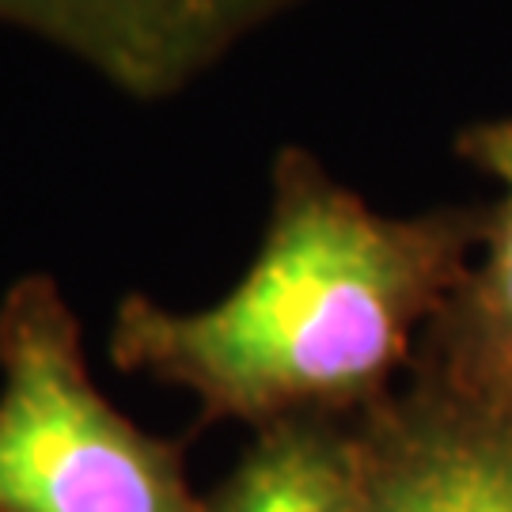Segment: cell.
I'll use <instances>...</instances> for the list:
<instances>
[{"instance_id": "obj_6", "label": "cell", "mask_w": 512, "mask_h": 512, "mask_svg": "<svg viewBox=\"0 0 512 512\" xmlns=\"http://www.w3.org/2000/svg\"><path fill=\"white\" fill-rule=\"evenodd\" d=\"M213 512H357V425L296 418L258 429Z\"/></svg>"}, {"instance_id": "obj_4", "label": "cell", "mask_w": 512, "mask_h": 512, "mask_svg": "<svg viewBox=\"0 0 512 512\" xmlns=\"http://www.w3.org/2000/svg\"><path fill=\"white\" fill-rule=\"evenodd\" d=\"M357 425V512H512V418L406 380Z\"/></svg>"}, {"instance_id": "obj_1", "label": "cell", "mask_w": 512, "mask_h": 512, "mask_svg": "<svg viewBox=\"0 0 512 512\" xmlns=\"http://www.w3.org/2000/svg\"><path fill=\"white\" fill-rule=\"evenodd\" d=\"M486 209L387 217L323 160L285 145L251 266L209 308L118 300L107 357L186 391L202 421L270 429L296 418H365L414 368L418 346L482 239Z\"/></svg>"}, {"instance_id": "obj_3", "label": "cell", "mask_w": 512, "mask_h": 512, "mask_svg": "<svg viewBox=\"0 0 512 512\" xmlns=\"http://www.w3.org/2000/svg\"><path fill=\"white\" fill-rule=\"evenodd\" d=\"M296 4L304 0H0V27L69 54L118 95L164 103Z\"/></svg>"}, {"instance_id": "obj_5", "label": "cell", "mask_w": 512, "mask_h": 512, "mask_svg": "<svg viewBox=\"0 0 512 512\" xmlns=\"http://www.w3.org/2000/svg\"><path fill=\"white\" fill-rule=\"evenodd\" d=\"M456 156L497 183L478 251L429 323L410 380L512 418V114L456 133Z\"/></svg>"}, {"instance_id": "obj_2", "label": "cell", "mask_w": 512, "mask_h": 512, "mask_svg": "<svg viewBox=\"0 0 512 512\" xmlns=\"http://www.w3.org/2000/svg\"><path fill=\"white\" fill-rule=\"evenodd\" d=\"M0 512H213L183 444L99 391L50 274L16 277L0 296Z\"/></svg>"}]
</instances>
